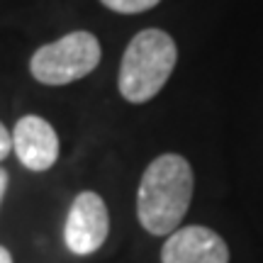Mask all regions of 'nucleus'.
Returning <instances> with one entry per match:
<instances>
[{
	"label": "nucleus",
	"mask_w": 263,
	"mask_h": 263,
	"mask_svg": "<svg viewBox=\"0 0 263 263\" xmlns=\"http://www.w3.org/2000/svg\"><path fill=\"white\" fill-rule=\"evenodd\" d=\"M12 151L20 163L29 171H49L59 159L57 129L37 115H27L15 124L12 132Z\"/></svg>",
	"instance_id": "obj_6"
},
{
	"label": "nucleus",
	"mask_w": 263,
	"mask_h": 263,
	"mask_svg": "<svg viewBox=\"0 0 263 263\" xmlns=\"http://www.w3.org/2000/svg\"><path fill=\"white\" fill-rule=\"evenodd\" d=\"M105 8H110L112 12H122V15H137L144 10L156 8L161 0H100Z\"/></svg>",
	"instance_id": "obj_7"
},
{
	"label": "nucleus",
	"mask_w": 263,
	"mask_h": 263,
	"mask_svg": "<svg viewBox=\"0 0 263 263\" xmlns=\"http://www.w3.org/2000/svg\"><path fill=\"white\" fill-rule=\"evenodd\" d=\"M100 64V42L90 32H71L34 51L29 71L44 85H66L93 73Z\"/></svg>",
	"instance_id": "obj_3"
},
{
	"label": "nucleus",
	"mask_w": 263,
	"mask_h": 263,
	"mask_svg": "<svg viewBox=\"0 0 263 263\" xmlns=\"http://www.w3.org/2000/svg\"><path fill=\"white\" fill-rule=\"evenodd\" d=\"M8 183H10V176L5 168H0V202H3V197H5V190H8Z\"/></svg>",
	"instance_id": "obj_9"
},
{
	"label": "nucleus",
	"mask_w": 263,
	"mask_h": 263,
	"mask_svg": "<svg viewBox=\"0 0 263 263\" xmlns=\"http://www.w3.org/2000/svg\"><path fill=\"white\" fill-rule=\"evenodd\" d=\"M193 168L180 154H161L146 166L137 193V215L154 236L173 234L193 200Z\"/></svg>",
	"instance_id": "obj_1"
},
{
	"label": "nucleus",
	"mask_w": 263,
	"mask_h": 263,
	"mask_svg": "<svg viewBox=\"0 0 263 263\" xmlns=\"http://www.w3.org/2000/svg\"><path fill=\"white\" fill-rule=\"evenodd\" d=\"M178 61V49L168 32L141 29L124 49L120 64V93L124 100L139 105L151 100L166 85Z\"/></svg>",
	"instance_id": "obj_2"
},
{
	"label": "nucleus",
	"mask_w": 263,
	"mask_h": 263,
	"mask_svg": "<svg viewBox=\"0 0 263 263\" xmlns=\"http://www.w3.org/2000/svg\"><path fill=\"white\" fill-rule=\"evenodd\" d=\"M10 151H12V134L5 129V124L0 122V161L8 159Z\"/></svg>",
	"instance_id": "obj_8"
},
{
	"label": "nucleus",
	"mask_w": 263,
	"mask_h": 263,
	"mask_svg": "<svg viewBox=\"0 0 263 263\" xmlns=\"http://www.w3.org/2000/svg\"><path fill=\"white\" fill-rule=\"evenodd\" d=\"M110 232V215L105 200L93 190L76 195L64 224V241L76 256L95 254Z\"/></svg>",
	"instance_id": "obj_4"
},
{
	"label": "nucleus",
	"mask_w": 263,
	"mask_h": 263,
	"mask_svg": "<svg viewBox=\"0 0 263 263\" xmlns=\"http://www.w3.org/2000/svg\"><path fill=\"white\" fill-rule=\"evenodd\" d=\"M161 263H229V249L207 227H178L161 249Z\"/></svg>",
	"instance_id": "obj_5"
},
{
	"label": "nucleus",
	"mask_w": 263,
	"mask_h": 263,
	"mask_svg": "<svg viewBox=\"0 0 263 263\" xmlns=\"http://www.w3.org/2000/svg\"><path fill=\"white\" fill-rule=\"evenodd\" d=\"M0 263H12V254H10L5 246H0Z\"/></svg>",
	"instance_id": "obj_10"
}]
</instances>
